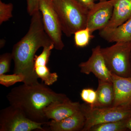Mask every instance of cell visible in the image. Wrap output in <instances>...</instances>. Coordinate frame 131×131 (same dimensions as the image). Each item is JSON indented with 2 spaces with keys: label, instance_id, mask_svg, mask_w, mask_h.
I'll return each instance as SVG.
<instances>
[{
  "label": "cell",
  "instance_id": "cell-8",
  "mask_svg": "<svg viewBox=\"0 0 131 131\" xmlns=\"http://www.w3.org/2000/svg\"><path fill=\"white\" fill-rule=\"evenodd\" d=\"M101 48L100 46H97L92 49L90 57L79 64L80 71L86 75L92 73L99 80L112 82V73L107 66Z\"/></svg>",
  "mask_w": 131,
  "mask_h": 131
},
{
  "label": "cell",
  "instance_id": "cell-26",
  "mask_svg": "<svg viewBox=\"0 0 131 131\" xmlns=\"http://www.w3.org/2000/svg\"><path fill=\"white\" fill-rule=\"evenodd\" d=\"M94 1H99L100 2L105 1H107V0H94Z\"/></svg>",
  "mask_w": 131,
  "mask_h": 131
},
{
  "label": "cell",
  "instance_id": "cell-5",
  "mask_svg": "<svg viewBox=\"0 0 131 131\" xmlns=\"http://www.w3.org/2000/svg\"><path fill=\"white\" fill-rule=\"evenodd\" d=\"M80 109L85 118L82 131H89L97 125L126 119L131 115V107H91L85 103L81 104Z\"/></svg>",
  "mask_w": 131,
  "mask_h": 131
},
{
  "label": "cell",
  "instance_id": "cell-3",
  "mask_svg": "<svg viewBox=\"0 0 131 131\" xmlns=\"http://www.w3.org/2000/svg\"><path fill=\"white\" fill-rule=\"evenodd\" d=\"M53 3L62 31L67 37L86 27L89 9L75 0H54Z\"/></svg>",
  "mask_w": 131,
  "mask_h": 131
},
{
  "label": "cell",
  "instance_id": "cell-24",
  "mask_svg": "<svg viewBox=\"0 0 131 131\" xmlns=\"http://www.w3.org/2000/svg\"><path fill=\"white\" fill-rule=\"evenodd\" d=\"M88 9H91L95 4L94 0H75Z\"/></svg>",
  "mask_w": 131,
  "mask_h": 131
},
{
  "label": "cell",
  "instance_id": "cell-29",
  "mask_svg": "<svg viewBox=\"0 0 131 131\" xmlns=\"http://www.w3.org/2000/svg\"><path fill=\"white\" fill-rule=\"evenodd\" d=\"M130 107H131V105L130 106Z\"/></svg>",
  "mask_w": 131,
  "mask_h": 131
},
{
  "label": "cell",
  "instance_id": "cell-13",
  "mask_svg": "<svg viewBox=\"0 0 131 131\" xmlns=\"http://www.w3.org/2000/svg\"><path fill=\"white\" fill-rule=\"evenodd\" d=\"M112 15L107 26L102 30L108 31L117 28L131 17V0H113Z\"/></svg>",
  "mask_w": 131,
  "mask_h": 131
},
{
  "label": "cell",
  "instance_id": "cell-25",
  "mask_svg": "<svg viewBox=\"0 0 131 131\" xmlns=\"http://www.w3.org/2000/svg\"><path fill=\"white\" fill-rule=\"evenodd\" d=\"M126 127L127 129L131 131V115L127 120Z\"/></svg>",
  "mask_w": 131,
  "mask_h": 131
},
{
  "label": "cell",
  "instance_id": "cell-9",
  "mask_svg": "<svg viewBox=\"0 0 131 131\" xmlns=\"http://www.w3.org/2000/svg\"><path fill=\"white\" fill-rule=\"evenodd\" d=\"M113 9V0L95 3L93 7L89 10L86 27L93 33L105 28L112 18Z\"/></svg>",
  "mask_w": 131,
  "mask_h": 131
},
{
  "label": "cell",
  "instance_id": "cell-1",
  "mask_svg": "<svg viewBox=\"0 0 131 131\" xmlns=\"http://www.w3.org/2000/svg\"><path fill=\"white\" fill-rule=\"evenodd\" d=\"M52 43L44 28L41 13L38 11L32 16L28 32L14 45L12 53L14 62V73L23 75L24 83H39L34 70L35 53L40 47Z\"/></svg>",
  "mask_w": 131,
  "mask_h": 131
},
{
  "label": "cell",
  "instance_id": "cell-21",
  "mask_svg": "<svg viewBox=\"0 0 131 131\" xmlns=\"http://www.w3.org/2000/svg\"><path fill=\"white\" fill-rule=\"evenodd\" d=\"M13 5L11 3L6 4L0 1V24L8 21L13 17L12 12Z\"/></svg>",
  "mask_w": 131,
  "mask_h": 131
},
{
  "label": "cell",
  "instance_id": "cell-16",
  "mask_svg": "<svg viewBox=\"0 0 131 131\" xmlns=\"http://www.w3.org/2000/svg\"><path fill=\"white\" fill-rule=\"evenodd\" d=\"M99 34L110 43L131 40V17L121 25L113 30H100Z\"/></svg>",
  "mask_w": 131,
  "mask_h": 131
},
{
  "label": "cell",
  "instance_id": "cell-17",
  "mask_svg": "<svg viewBox=\"0 0 131 131\" xmlns=\"http://www.w3.org/2000/svg\"><path fill=\"white\" fill-rule=\"evenodd\" d=\"M127 119L97 125L91 128L89 131H126L127 130L126 127Z\"/></svg>",
  "mask_w": 131,
  "mask_h": 131
},
{
  "label": "cell",
  "instance_id": "cell-18",
  "mask_svg": "<svg viewBox=\"0 0 131 131\" xmlns=\"http://www.w3.org/2000/svg\"><path fill=\"white\" fill-rule=\"evenodd\" d=\"M93 32L88 27L77 31L74 34L75 43L77 47H84L89 44L91 39L93 38Z\"/></svg>",
  "mask_w": 131,
  "mask_h": 131
},
{
  "label": "cell",
  "instance_id": "cell-15",
  "mask_svg": "<svg viewBox=\"0 0 131 131\" xmlns=\"http://www.w3.org/2000/svg\"><path fill=\"white\" fill-rule=\"evenodd\" d=\"M96 91V102L91 107L113 106L114 100V91L112 82L98 80V86Z\"/></svg>",
  "mask_w": 131,
  "mask_h": 131
},
{
  "label": "cell",
  "instance_id": "cell-28",
  "mask_svg": "<svg viewBox=\"0 0 131 131\" xmlns=\"http://www.w3.org/2000/svg\"><path fill=\"white\" fill-rule=\"evenodd\" d=\"M51 1H54V0H51Z\"/></svg>",
  "mask_w": 131,
  "mask_h": 131
},
{
  "label": "cell",
  "instance_id": "cell-14",
  "mask_svg": "<svg viewBox=\"0 0 131 131\" xmlns=\"http://www.w3.org/2000/svg\"><path fill=\"white\" fill-rule=\"evenodd\" d=\"M85 118L81 109L72 115L60 121L52 120L46 125L52 131H82L84 126Z\"/></svg>",
  "mask_w": 131,
  "mask_h": 131
},
{
  "label": "cell",
  "instance_id": "cell-7",
  "mask_svg": "<svg viewBox=\"0 0 131 131\" xmlns=\"http://www.w3.org/2000/svg\"><path fill=\"white\" fill-rule=\"evenodd\" d=\"M39 10L45 31L54 44V48L61 50L64 47L62 38L63 32L53 1L39 0Z\"/></svg>",
  "mask_w": 131,
  "mask_h": 131
},
{
  "label": "cell",
  "instance_id": "cell-27",
  "mask_svg": "<svg viewBox=\"0 0 131 131\" xmlns=\"http://www.w3.org/2000/svg\"><path fill=\"white\" fill-rule=\"evenodd\" d=\"M130 63L131 68V51L130 53Z\"/></svg>",
  "mask_w": 131,
  "mask_h": 131
},
{
  "label": "cell",
  "instance_id": "cell-11",
  "mask_svg": "<svg viewBox=\"0 0 131 131\" xmlns=\"http://www.w3.org/2000/svg\"><path fill=\"white\" fill-rule=\"evenodd\" d=\"M81 104L68 99L53 102L45 108L44 113L48 120L60 121L72 115L80 110Z\"/></svg>",
  "mask_w": 131,
  "mask_h": 131
},
{
  "label": "cell",
  "instance_id": "cell-4",
  "mask_svg": "<svg viewBox=\"0 0 131 131\" xmlns=\"http://www.w3.org/2000/svg\"><path fill=\"white\" fill-rule=\"evenodd\" d=\"M101 51L111 73L122 77H131V40L115 42L110 47L101 48Z\"/></svg>",
  "mask_w": 131,
  "mask_h": 131
},
{
  "label": "cell",
  "instance_id": "cell-20",
  "mask_svg": "<svg viewBox=\"0 0 131 131\" xmlns=\"http://www.w3.org/2000/svg\"><path fill=\"white\" fill-rule=\"evenodd\" d=\"M82 100L90 107H92L96 103L97 100L96 90L93 89H83L80 94Z\"/></svg>",
  "mask_w": 131,
  "mask_h": 131
},
{
  "label": "cell",
  "instance_id": "cell-10",
  "mask_svg": "<svg viewBox=\"0 0 131 131\" xmlns=\"http://www.w3.org/2000/svg\"><path fill=\"white\" fill-rule=\"evenodd\" d=\"M39 56L35 55L34 58V70L38 78H39L47 86H50L57 81L58 76L56 73H51L47 64L52 50L54 48V44L44 47Z\"/></svg>",
  "mask_w": 131,
  "mask_h": 131
},
{
  "label": "cell",
  "instance_id": "cell-2",
  "mask_svg": "<svg viewBox=\"0 0 131 131\" xmlns=\"http://www.w3.org/2000/svg\"><path fill=\"white\" fill-rule=\"evenodd\" d=\"M45 84H25L15 87L7 98L11 105L18 108L29 119L46 124L48 120L44 113L45 108L57 101L69 99L65 94L58 93Z\"/></svg>",
  "mask_w": 131,
  "mask_h": 131
},
{
  "label": "cell",
  "instance_id": "cell-12",
  "mask_svg": "<svg viewBox=\"0 0 131 131\" xmlns=\"http://www.w3.org/2000/svg\"><path fill=\"white\" fill-rule=\"evenodd\" d=\"M112 82L114 91L113 106L130 107L131 77H122L112 73Z\"/></svg>",
  "mask_w": 131,
  "mask_h": 131
},
{
  "label": "cell",
  "instance_id": "cell-19",
  "mask_svg": "<svg viewBox=\"0 0 131 131\" xmlns=\"http://www.w3.org/2000/svg\"><path fill=\"white\" fill-rule=\"evenodd\" d=\"M24 77L20 74L14 73L13 74L0 75V84L6 87L14 85L16 83L24 82Z\"/></svg>",
  "mask_w": 131,
  "mask_h": 131
},
{
  "label": "cell",
  "instance_id": "cell-22",
  "mask_svg": "<svg viewBox=\"0 0 131 131\" xmlns=\"http://www.w3.org/2000/svg\"><path fill=\"white\" fill-rule=\"evenodd\" d=\"M13 59L12 53H6L0 57V75L9 71L11 62Z\"/></svg>",
  "mask_w": 131,
  "mask_h": 131
},
{
  "label": "cell",
  "instance_id": "cell-6",
  "mask_svg": "<svg viewBox=\"0 0 131 131\" xmlns=\"http://www.w3.org/2000/svg\"><path fill=\"white\" fill-rule=\"evenodd\" d=\"M43 125L29 119L19 109L11 105L0 112L1 131H46Z\"/></svg>",
  "mask_w": 131,
  "mask_h": 131
},
{
  "label": "cell",
  "instance_id": "cell-23",
  "mask_svg": "<svg viewBox=\"0 0 131 131\" xmlns=\"http://www.w3.org/2000/svg\"><path fill=\"white\" fill-rule=\"evenodd\" d=\"M27 12L30 16L39 11V0H27Z\"/></svg>",
  "mask_w": 131,
  "mask_h": 131
}]
</instances>
